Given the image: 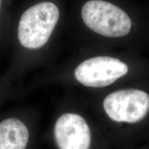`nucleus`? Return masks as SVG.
<instances>
[{
    "label": "nucleus",
    "instance_id": "obj_1",
    "mask_svg": "<svg viewBox=\"0 0 149 149\" xmlns=\"http://www.w3.org/2000/svg\"><path fill=\"white\" fill-rule=\"evenodd\" d=\"M72 29L81 44L130 46L136 44L138 20L126 0H74Z\"/></svg>",
    "mask_w": 149,
    "mask_h": 149
},
{
    "label": "nucleus",
    "instance_id": "obj_2",
    "mask_svg": "<svg viewBox=\"0 0 149 149\" xmlns=\"http://www.w3.org/2000/svg\"><path fill=\"white\" fill-rule=\"evenodd\" d=\"M62 6L55 0H40L22 13L17 40L24 49L38 51L47 46L63 19Z\"/></svg>",
    "mask_w": 149,
    "mask_h": 149
},
{
    "label": "nucleus",
    "instance_id": "obj_3",
    "mask_svg": "<svg viewBox=\"0 0 149 149\" xmlns=\"http://www.w3.org/2000/svg\"><path fill=\"white\" fill-rule=\"evenodd\" d=\"M130 67L124 59L112 54H95L75 66L73 77L78 83L89 88H104L125 77Z\"/></svg>",
    "mask_w": 149,
    "mask_h": 149
},
{
    "label": "nucleus",
    "instance_id": "obj_4",
    "mask_svg": "<svg viewBox=\"0 0 149 149\" xmlns=\"http://www.w3.org/2000/svg\"><path fill=\"white\" fill-rule=\"evenodd\" d=\"M103 107L108 116L115 122H138L149 111V95L140 89H121L108 95Z\"/></svg>",
    "mask_w": 149,
    "mask_h": 149
},
{
    "label": "nucleus",
    "instance_id": "obj_5",
    "mask_svg": "<svg viewBox=\"0 0 149 149\" xmlns=\"http://www.w3.org/2000/svg\"><path fill=\"white\" fill-rule=\"evenodd\" d=\"M54 137L59 149H90L91 133L82 117L65 113L56 121Z\"/></svg>",
    "mask_w": 149,
    "mask_h": 149
},
{
    "label": "nucleus",
    "instance_id": "obj_6",
    "mask_svg": "<svg viewBox=\"0 0 149 149\" xmlns=\"http://www.w3.org/2000/svg\"><path fill=\"white\" fill-rule=\"evenodd\" d=\"M29 131L21 120L8 118L0 122V149H26Z\"/></svg>",
    "mask_w": 149,
    "mask_h": 149
},
{
    "label": "nucleus",
    "instance_id": "obj_7",
    "mask_svg": "<svg viewBox=\"0 0 149 149\" xmlns=\"http://www.w3.org/2000/svg\"><path fill=\"white\" fill-rule=\"evenodd\" d=\"M1 5H2V0H0V11L1 9Z\"/></svg>",
    "mask_w": 149,
    "mask_h": 149
}]
</instances>
